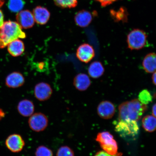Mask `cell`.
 <instances>
[{
	"instance_id": "4",
	"label": "cell",
	"mask_w": 156,
	"mask_h": 156,
	"mask_svg": "<svg viewBox=\"0 0 156 156\" xmlns=\"http://www.w3.org/2000/svg\"><path fill=\"white\" fill-rule=\"evenodd\" d=\"M147 36L144 31L134 29L128 34L127 38L128 48L131 50H139L147 44Z\"/></svg>"
},
{
	"instance_id": "2",
	"label": "cell",
	"mask_w": 156,
	"mask_h": 156,
	"mask_svg": "<svg viewBox=\"0 0 156 156\" xmlns=\"http://www.w3.org/2000/svg\"><path fill=\"white\" fill-rule=\"evenodd\" d=\"M18 23L11 21H5L0 28V48L7 46L10 43L19 38L26 37V34Z\"/></svg>"
},
{
	"instance_id": "1",
	"label": "cell",
	"mask_w": 156,
	"mask_h": 156,
	"mask_svg": "<svg viewBox=\"0 0 156 156\" xmlns=\"http://www.w3.org/2000/svg\"><path fill=\"white\" fill-rule=\"evenodd\" d=\"M147 109L138 99H134L122 103L119 107V120L138 122Z\"/></svg>"
},
{
	"instance_id": "7",
	"label": "cell",
	"mask_w": 156,
	"mask_h": 156,
	"mask_svg": "<svg viewBox=\"0 0 156 156\" xmlns=\"http://www.w3.org/2000/svg\"><path fill=\"white\" fill-rule=\"evenodd\" d=\"M5 144L8 149L13 153H18L22 151L25 145L22 136L18 134L9 135L6 140Z\"/></svg>"
},
{
	"instance_id": "19",
	"label": "cell",
	"mask_w": 156,
	"mask_h": 156,
	"mask_svg": "<svg viewBox=\"0 0 156 156\" xmlns=\"http://www.w3.org/2000/svg\"><path fill=\"white\" fill-rule=\"evenodd\" d=\"M104 72V68L102 63L98 61H95L91 63L88 70L89 75L93 79L101 77Z\"/></svg>"
},
{
	"instance_id": "27",
	"label": "cell",
	"mask_w": 156,
	"mask_h": 156,
	"mask_svg": "<svg viewBox=\"0 0 156 156\" xmlns=\"http://www.w3.org/2000/svg\"><path fill=\"white\" fill-rule=\"evenodd\" d=\"M122 153H118L114 155H111L105 151H100L98 152L94 156H121Z\"/></svg>"
},
{
	"instance_id": "16",
	"label": "cell",
	"mask_w": 156,
	"mask_h": 156,
	"mask_svg": "<svg viewBox=\"0 0 156 156\" xmlns=\"http://www.w3.org/2000/svg\"><path fill=\"white\" fill-rule=\"evenodd\" d=\"M73 85L78 90L80 91H85L90 86V80L86 74L79 73L74 78Z\"/></svg>"
},
{
	"instance_id": "31",
	"label": "cell",
	"mask_w": 156,
	"mask_h": 156,
	"mask_svg": "<svg viewBox=\"0 0 156 156\" xmlns=\"http://www.w3.org/2000/svg\"><path fill=\"white\" fill-rule=\"evenodd\" d=\"M156 104H155L154 105L153 107V108H152V113H153V115L154 116H156Z\"/></svg>"
},
{
	"instance_id": "13",
	"label": "cell",
	"mask_w": 156,
	"mask_h": 156,
	"mask_svg": "<svg viewBox=\"0 0 156 156\" xmlns=\"http://www.w3.org/2000/svg\"><path fill=\"white\" fill-rule=\"evenodd\" d=\"M93 20V15L90 12L83 10L76 15L75 20L77 26L85 28L90 24Z\"/></svg>"
},
{
	"instance_id": "14",
	"label": "cell",
	"mask_w": 156,
	"mask_h": 156,
	"mask_svg": "<svg viewBox=\"0 0 156 156\" xmlns=\"http://www.w3.org/2000/svg\"><path fill=\"white\" fill-rule=\"evenodd\" d=\"M35 21L40 25L46 24L49 19L50 13L45 8L38 6L33 11Z\"/></svg>"
},
{
	"instance_id": "17",
	"label": "cell",
	"mask_w": 156,
	"mask_h": 156,
	"mask_svg": "<svg viewBox=\"0 0 156 156\" xmlns=\"http://www.w3.org/2000/svg\"><path fill=\"white\" fill-rule=\"evenodd\" d=\"M8 50L12 56L17 57L22 55L25 50V45L23 41L17 39L8 45Z\"/></svg>"
},
{
	"instance_id": "30",
	"label": "cell",
	"mask_w": 156,
	"mask_h": 156,
	"mask_svg": "<svg viewBox=\"0 0 156 156\" xmlns=\"http://www.w3.org/2000/svg\"><path fill=\"white\" fill-rule=\"evenodd\" d=\"M153 75L152 76V81H153V83L154 85H156V72L153 73Z\"/></svg>"
},
{
	"instance_id": "18",
	"label": "cell",
	"mask_w": 156,
	"mask_h": 156,
	"mask_svg": "<svg viewBox=\"0 0 156 156\" xmlns=\"http://www.w3.org/2000/svg\"><path fill=\"white\" fill-rule=\"evenodd\" d=\"M142 66L146 73H154L156 68L155 54L152 52L147 54L143 60Z\"/></svg>"
},
{
	"instance_id": "21",
	"label": "cell",
	"mask_w": 156,
	"mask_h": 156,
	"mask_svg": "<svg viewBox=\"0 0 156 156\" xmlns=\"http://www.w3.org/2000/svg\"><path fill=\"white\" fill-rule=\"evenodd\" d=\"M24 0H9L8 7L10 11L13 12H19L24 7Z\"/></svg>"
},
{
	"instance_id": "11",
	"label": "cell",
	"mask_w": 156,
	"mask_h": 156,
	"mask_svg": "<svg viewBox=\"0 0 156 156\" xmlns=\"http://www.w3.org/2000/svg\"><path fill=\"white\" fill-rule=\"evenodd\" d=\"M16 20L17 23L22 28H32L34 24V15L30 11L27 10L20 12L16 15Z\"/></svg>"
},
{
	"instance_id": "23",
	"label": "cell",
	"mask_w": 156,
	"mask_h": 156,
	"mask_svg": "<svg viewBox=\"0 0 156 156\" xmlns=\"http://www.w3.org/2000/svg\"><path fill=\"white\" fill-rule=\"evenodd\" d=\"M56 5L62 8L75 7L77 4V0H54Z\"/></svg>"
},
{
	"instance_id": "22",
	"label": "cell",
	"mask_w": 156,
	"mask_h": 156,
	"mask_svg": "<svg viewBox=\"0 0 156 156\" xmlns=\"http://www.w3.org/2000/svg\"><path fill=\"white\" fill-rule=\"evenodd\" d=\"M138 98L140 102L146 105L149 104L153 100V97L147 89H144L140 93Z\"/></svg>"
},
{
	"instance_id": "3",
	"label": "cell",
	"mask_w": 156,
	"mask_h": 156,
	"mask_svg": "<svg viewBox=\"0 0 156 156\" xmlns=\"http://www.w3.org/2000/svg\"><path fill=\"white\" fill-rule=\"evenodd\" d=\"M115 130L124 140L133 141L137 138L140 128L137 122L119 120L115 125Z\"/></svg>"
},
{
	"instance_id": "29",
	"label": "cell",
	"mask_w": 156,
	"mask_h": 156,
	"mask_svg": "<svg viewBox=\"0 0 156 156\" xmlns=\"http://www.w3.org/2000/svg\"><path fill=\"white\" fill-rule=\"evenodd\" d=\"M5 116V113L1 108H0V120L4 118Z\"/></svg>"
},
{
	"instance_id": "28",
	"label": "cell",
	"mask_w": 156,
	"mask_h": 156,
	"mask_svg": "<svg viewBox=\"0 0 156 156\" xmlns=\"http://www.w3.org/2000/svg\"><path fill=\"white\" fill-rule=\"evenodd\" d=\"M4 16L2 11L0 9V28H1L4 24Z\"/></svg>"
},
{
	"instance_id": "5",
	"label": "cell",
	"mask_w": 156,
	"mask_h": 156,
	"mask_svg": "<svg viewBox=\"0 0 156 156\" xmlns=\"http://www.w3.org/2000/svg\"><path fill=\"white\" fill-rule=\"evenodd\" d=\"M96 140L100 144L103 151L107 153L112 155L118 154V144L110 133L108 132L99 133L98 134Z\"/></svg>"
},
{
	"instance_id": "12",
	"label": "cell",
	"mask_w": 156,
	"mask_h": 156,
	"mask_svg": "<svg viewBox=\"0 0 156 156\" xmlns=\"http://www.w3.org/2000/svg\"><path fill=\"white\" fill-rule=\"evenodd\" d=\"M17 110L21 116L28 117L34 114L35 106L32 101L29 99H24L20 101L17 105Z\"/></svg>"
},
{
	"instance_id": "26",
	"label": "cell",
	"mask_w": 156,
	"mask_h": 156,
	"mask_svg": "<svg viewBox=\"0 0 156 156\" xmlns=\"http://www.w3.org/2000/svg\"><path fill=\"white\" fill-rule=\"evenodd\" d=\"M96 1L100 3L102 6L105 7L110 5L116 0H96Z\"/></svg>"
},
{
	"instance_id": "8",
	"label": "cell",
	"mask_w": 156,
	"mask_h": 156,
	"mask_svg": "<svg viewBox=\"0 0 156 156\" xmlns=\"http://www.w3.org/2000/svg\"><path fill=\"white\" fill-rule=\"evenodd\" d=\"M95 55L94 49L88 44H81L78 48L76 56L80 61L87 63L91 61Z\"/></svg>"
},
{
	"instance_id": "32",
	"label": "cell",
	"mask_w": 156,
	"mask_h": 156,
	"mask_svg": "<svg viewBox=\"0 0 156 156\" xmlns=\"http://www.w3.org/2000/svg\"><path fill=\"white\" fill-rule=\"evenodd\" d=\"M5 2V0H0V7L2 6Z\"/></svg>"
},
{
	"instance_id": "20",
	"label": "cell",
	"mask_w": 156,
	"mask_h": 156,
	"mask_svg": "<svg viewBox=\"0 0 156 156\" xmlns=\"http://www.w3.org/2000/svg\"><path fill=\"white\" fill-rule=\"evenodd\" d=\"M142 125L144 129L149 132H153L156 129L155 117L148 115L144 117L142 120Z\"/></svg>"
},
{
	"instance_id": "9",
	"label": "cell",
	"mask_w": 156,
	"mask_h": 156,
	"mask_svg": "<svg viewBox=\"0 0 156 156\" xmlns=\"http://www.w3.org/2000/svg\"><path fill=\"white\" fill-rule=\"evenodd\" d=\"M52 93V88L48 83L42 82L35 86L34 96L39 101L43 102L48 100L51 96Z\"/></svg>"
},
{
	"instance_id": "10",
	"label": "cell",
	"mask_w": 156,
	"mask_h": 156,
	"mask_svg": "<svg viewBox=\"0 0 156 156\" xmlns=\"http://www.w3.org/2000/svg\"><path fill=\"white\" fill-rule=\"evenodd\" d=\"M115 107L112 102L103 101L99 103L97 107V113L99 116L105 119H111L115 112Z\"/></svg>"
},
{
	"instance_id": "25",
	"label": "cell",
	"mask_w": 156,
	"mask_h": 156,
	"mask_svg": "<svg viewBox=\"0 0 156 156\" xmlns=\"http://www.w3.org/2000/svg\"><path fill=\"white\" fill-rule=\"evenodd\" d=\"M56 156H75L73 150L69 146H62L58 148Z\"/></svg>"
},
{
	"instance_id": "24",
	"label": "cell",
	"mask_w": 156,
	"mask_h": 156,
	"mask_svg": "<svg viewBox=\"0 0 156 156\" xmlns=\"http://www.w3.org/2000/svg\"><path fill=\"white\" fill-rule=\"evenodd\" d=\"M35 156H53L52 150L46 146L40 145L37 147L35 152Z\"/></svg>"
},
{
	"instance_id": "15",
	"label": "cell",
	"mask_w": 156,
	"mask_h": 156,
	"mask_svg": "<svg viewBox=\"0 0 156 156\" xmlns=\"http://www.w3.org/2000/svg\"><path fill=\"white\" fill-rule=\"evenodd\" d=\"M25 81L24 77L22 74L14 72L7 76L6 79V84L9 87L16 88L22 86Z\"/></svg>"
},
{
	"instance_id": "6",
	"label": "cell",
	"mask_w": 156,
	"mask_h": 156,
	"mask_svg": "<svg viewBox=\"0 0 156 156\" xmlns=\"http://www.w3.org/2000/svg\"><path fill=\"white\" fill-rule=\"evenodd\" d=\"M28 123L30 129L35 132L44 131L48 127V120L47 116L42 112L34 113L29 117Z\"/></svg>"
}]
</instances>
